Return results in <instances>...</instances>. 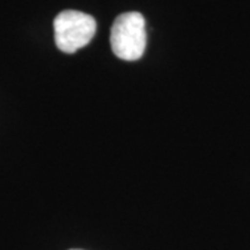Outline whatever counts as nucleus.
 <instances>
[{"instance_id":"3","label":"nucleus","mask_w":250,"mask_h":250,"mask_svg":"<svg viewBox=\"0 0 250 250\" xmlns=\"http://www.w3.org/2000/svg\"><path fill=\"white\" fill-rule=\"evenodd\" d=\"M72 250H80V249H72Z\"/></svg>"},{"instance_id":"2","label":"nucleus","mask_w":250,"mask_h":250,"mask_svg":"<svg viewBox=\"0 0 250 250\" xmlns=\"http://www.w3.org/2000/svg\"><path fill=\"white\" fill-rule=\"evenodd\" d=\"M54 41L62 53L72 54L89 43L96 34L95 18L77 10H64L54 18Z\"/></svg>"},{"instance_id":"1","label":"nucleus","mask_w":250,"mask_h":250,"mask_svg":"<svg viewBox=\"0 0 250 250\" xmlns=\"http://www.w3.org/2000/svg\"><path fill=\"white\" fill-rule=\"evenodd\" d=\"M110 43L118 59L139 60L146 49V22L142 14L128 11L118 16L111 27Z\"/></svg>"}]
</instances>
